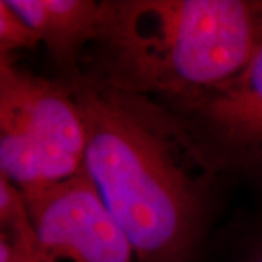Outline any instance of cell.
<instances>
[{
	"instance_id": "3",
	"label": "cell",
	"mask_w": 262,
	"mask_h": 262,
	"mask_svg": "<svg viewBox=\"0 0 262 262\" xmlns=\"http://www.w3.org/2000/svg\"><path fill=\"white\" fill-rule=\"evenodd\" d=\"M86 133L66 82L51 80L0 56V175L20 192L83 170Z\"/></svg>"
},
{
	"instance_id": "4",
	"label": "cell",
	"mask_w": 262,
	"mask_h": 262,
	"mask_svg": "<svg viewBox=\"0 0 262 262\" xmlns=\"http://www.w3.org/2000/svg\"><path fill=\"white\" fill-rule=\"evenodd\" d=\"M158 101L177 115L217 178L248 185L262 195V44L223 83Z\"/></svg>"
},
{
	"instance_id": "8",
	"label": "cell",
	"mask_w": 262,
	"mask_h": 262,
	"mask_svg": "<svg viewBox=\"0 0 262 262\" xmlns=\"http://www.w3.org/2000/svg\"><path fill=\"white\" fill-rule=\"evenodd\" d=\"M39 38L24 19L6 3L0 0V56H12L19 50L35 48Z\"/></svg>"
},
{
	"instance_id": "9",
	"label": "cell",
	"mask_w": 262,
	"mask_h": 262,
	"mask_svg": "<svg viewBox=\"0 0 262 262\" xmlns=\"http://www.w3.org/2000/svg\"><path fill=\"white\" fill-rule=\"evenodd\" d=\"M237 262H262V210L248 227Z\"/></svg>"
},
{
	"instance_id": "5",
	"label": "cell",
	"mask_w": 262,
	"mask_h": 262,
	"mask_svg": "<svg viewBox=\"0 0 262 262\" xmlns=\"http://www.w3.org/2000/svg\"><path fill=\"white\" fill-rule=\"evenodd\" d=\"M22 194L41 242L57 261L137 262L130 241L83 170Z\"/></svg>"
},
{
	"instance_id": "2",
	"label": "cell",
	"mask_w": 262,
	"mask_h": 262,
	"mask_svg": "<svg viewBox=\"0 0 262 262\" xmlns=\"http://www.w3.org/2000/svg\"><path fill=\"white\" fill-rule=\"evenodd\" d=\"M262 44V2L103 0L82 73L127 94L170 99L223 83Z\"/></svg>"
},
{
	"instance_id": "7",
	"label": "cell",
	"mask_w": 262,
	"mask_h": 262,
	"mask_svg": "<svg viewBox=\"0 0 262 262\" xmlns=\"http://www.w3.org/2000/svg\"><path fill=\"white\" fill-rule=\"evenodd\" d=\"M0 262H60L41 242L24 194L2 175Z\"/></svg>"
},
{
	"instance_id": "1",
	"label": "cell",
	"mask_w": 262,
	"mask_h": 262,
	"mask_svg": "<svg viewBox=\"0 0 262 262\" xmlns=\"http://www.w3.org/2000/svg\"><path fill=\"white\" fill-rule=\"evenodd\" d=\"M66 83L86 133L83 173L137 262L194 261L220 179L177 115L155 98L117 91L83 73Z\"/></svg>"
},
{
	"instance_id": "6",
	"label": "cell",
	"mask_w": 262,
	"mask_h": 262,
	"mask_svg": "<svg viewBox=\"0 0 262 262\" xmlns=\"http://www.w3.org/2000/svg\"><path fill=\"white\" fill-rule=\"evenodd\" d=\"M28 24L61 70L64 82L82 73L84 50L99 34L102 2L95 0H6Z\"/></svg>"
}]
</instances>
